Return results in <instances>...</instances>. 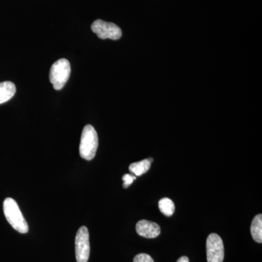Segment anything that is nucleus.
Here are the masks:
<instances>
[{
	"label": "nucleus",
	"mask_w": 262,
	"mask_h": 262,
	"mask_svg": "<svg viewBox=\"0 0 262 262\" xmlns=\"http://www.w3.org/2000/svg\"><path fill=\"white\" fill-rule=\"evenodd\" d=\"M3 211L5 218L13 229L22 234L28 232V224L15 200L11 198H6L3 203Z\"/></svg>",
	"instance_id": "obj_1"
},
{
	"label": "nucleus",
	"mask_w": 262,
	"mask_h": 262,
	"mask_svg": "<svg viewBox=\"0 0 262 262\" xmlns=\"http://www.w3.org/2000/svg\"><path fill=\"white\" fill-rule=\"evenodd\" d=\"M98 146V138L96 130L91 125L84 126L81 136L80 155L86 160L94 159Z\"/></svg>",
	"instance_id": "obj_2"
},
{
	"label": "nucleus",
	"mask_w": 262,
	"mask_h": 262,
	"mask_svg": "<svg viewBox=\"0 0 262 262\" xmlns=\"http://www.w3.org/2000/svg\"><path fill=\"white\" fill-rule=\"evenodd\" d=\"M71 66L70 61L66 58H61L52 65L50 71V82L53 84L56 91H59L64 87L70 79Z\"/></svg>",
	"instance_id": "obj_3"
},
{
	"label": "nucleus",
	"mask_w": 262,
	"mask_h": 262,
	"mask_svg": "<svg viewBox=\"0 0 262 262\" xmlns=\"http://www.w3.org/2000/svg\"><path fill=\"white\" fill-rule=\"evenodd\" d=\"M91 29L100 39L117 40L122 37V30L118 26L101 19L95 20L91 25Z\"/></svg>",
	"instance_id": "obj_4"
},
{
	"label": "nucleus",
	"mask_w": 262,
	"mask_h": 262,
	"mask_svg": "<svg viewBox=\"0 0 262 262\" xmlns=\"http://www.w3.org/2000/svg\"><path fill=\"white\" fill-rule=\"evenodd\" d=\"M89 232L87 227L82 226L77 231L75 237L76 259L77 262H88L89 259Z\"/></svg>",
	"instance_id": "obj_5"
},
{
	"label": "nucleus",
	"mask_w": 262,
	"mask_h": 262,
	"mask_svg": "<svg viewBox=\"0 0 262 262\" xmlns=\"http://www.w3.org/2000/svg\"><path fill=\"white\" fill-rule=\"evenodd\" d=\"M206 253L208 262H223L225 247L219 234L211 233L208 235L206 241Z\"/></svg>",
	"instance_id": "obj_6"
},
{
	"label": "nucleus",
	"mask_w": 262,
	"mask_h": 262,
	"mask_svg": "<svg viewBox=\"0 0 262 262\" xmlns=\"http://www.w3.org/2000/svg\"><path fill=\"white\" fill-rule=\"evenodd\" d=\"M136 230L141 237L146 238H155L161 232L160 227L155 222L147 220H141L136 224Z\"/></svg>",
	"instance_id": "obj_7"
},
{
	"label": "nucleus",
	"mask_w": 262,
	"mask_h": 262,
	"mask_svg": "<svg viewBox=\"0 0 262 262\" xmlns=\"http://www.w3.org/2000/svg\"><path fill=\"white\" fill-rule=\"evenodd\" d=\"M16 91L15 84L10 81L0 82V104L9 101Z\"/></svg>",
	"instance_id": "obj_8"
},
{
	"label": "nucleus",
	"mask_w": 262,
	"mask_h": 262,
	"mask_svg": "<svg viewBox=\"0 0 262 262\" xmlns=\"http://www.w3.org/2000/svg\"><path fill=\"white\" fill-rule=\"evenodd\" d=\"M152 161L153 160L151 158H149V159L141 160L137 163H132L129 166V170L131 173L136 175V177H140L149 170Z\"/></svg>",
	"instance_id": "obj_9"
},
{
	"label": "nucleus",
	"mask_w": 262,
	"mask_h": 262,
	"mask_svg": "<svg viewBox=\"0 0 262 262\" xmlns=\"http://www.w3.org/2000/svg\"><path fill=\"white\" fill-rule=\"evenodd\" d=\"M251 233L253 239L256 242L262 243V215L258 214L255 216L251 226Z\"/></svg>",
	"instance_id": "obj_10"
},
{
	"label": "nucleus",
	"mask_w": 262,
	"mask_h": 262,
	"mask_svg": "<svg viewBox=\"0 0 262 262\" xmlns=\"http://www.w3.org/2000/svg\"><path fill=\"white\" fill-rule=\"evenodd\" d=\"M160 211L166 216H171L175 211V205L172 200L165 198L159 201Z\"/></svg>",
	"instance_id": "obj_11"
},
{
	"label": "nucleus",
	"mask_w": 262,
	"mask_h": 262,
	"mask_svg": "<svg viewBox=\"0 0 262 262\" xmlns=\"http://www.w3.org/2000/svg\"><path fill=\"white\" fill-rule=\"evenodd\" d=\"M134 262H155L153 258L146 253H139L134 258Z\"/></svg>",
	"instance_id": "obj_12"
},
{
	"label": "nucleus",
	"mask_w": 262,
	"mask_h": 262,
	"mask_svg": "<svg viewBox=\"0 0 262 262\" xmlns=\"http://www.w3.org/2000/svg\"><path fill=\"white\" fill-rule=\"evenodd\" d=\"M136 176L130 175V174H125V175L122 177V181H123V187L126 188L128 187L130 184H133L134 180H136Z\"/></svg>",
	"instance_id": "obj_13"
},
{
	"label": "nucleus",
	"mask_w": 262,
	"mask_h": 262,
	"mask_svg": "<svg viewBox=\"0 0 262 262\" xmlns=\"http://www.w3.org/2000/svg\"><path fill=\"white\" fill-rule=\"evenodd\" d=\"M177 262H189V260L187 256H182L177 260Z\"/></svg>",
	"instance_id": "obj_14"
}]
</instances>
